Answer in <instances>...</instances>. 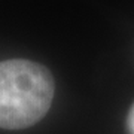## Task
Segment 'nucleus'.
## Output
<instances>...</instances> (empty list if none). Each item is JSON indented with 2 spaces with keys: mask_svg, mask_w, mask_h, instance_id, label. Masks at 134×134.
<instances>
[{
  "mask_svg": "<svg viewBox=\"0 0 134 134\" xmlns=\"http://www.w3.org/2000/svg\"><path fill=\"white\" fill-rule=\"evenodd\" d=\"M54 79L29 60L0 63V128L21 130L40 121L51 107Z\"/></svg>",
  "mask_w": 134,
  "mask_h": 134,
  "instance_id": "1",
  "label": "nucleus"
},
{
  "mask_svg": "<svg viewBox=\"0 0 134 134\" xmlns=\"http://www.w3.org/2000/svg\"><path fill=\"white\" fill-rule=\"evenodd\" d=\"M127 127H128V133L134 134V104L131 106V109L128 112V116H127Z\"/></svg>",
  "mask_w": 134,
  "mask_h": 134,
  "instance_id": "2",
  "label": "nucleus"
}]
</instances>
